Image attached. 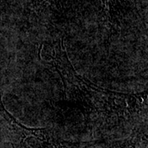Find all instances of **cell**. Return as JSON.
Here are the masks:
<instances>
[{
    "instance_id": "obj_1",
    "label": "cell",
    "mask_w": 148,
    "mask_h": 148,
    "mask_svg": "<svg viewBox=\"0 0 148 148\" xmlns=\"http://www.w3.org/2000/svg\"><path fill=\"white\" fill-rule=\"evenodd\" d=\"M39 58L58 73L68 97L84 105L86 111L102 118L108 127L129 121L147 108V92L127 94L107 90L79 75L71 64L63 42L42 44Z\"/></svg>"
},
{
    "instance_id": "obj_2",
    "label": "cell",
    "mask_w": 148,
    "mask_h": 148,
    "mask_svg": "<svg viewBox=\"0 0 148 148\" xmlns=\"http://www.w3.org/2000/svg\"><path fill=\"white\" fill-rule=\"evenodd\" d=\"M0 114L6 123L12 148H90L105 141L73 142L64 139L49 127H27L6 110L1 93Z\"/></svg>"
},
{
    "instance_id": "obj_3",
    "label": "cell",
    "mask_w": 148,
    "mask_h": 148,
    "mask_svg": "<svg viewBox=\"0 0 148 148\" xmlns=\"http://www.w3.org/2000/svg\"><path fill=\"white\" fill-rule=\"evenodd\" d=\"M106 148H147V127H135L127 138L109 143Z\"/></svg>"
}]
</instances>
